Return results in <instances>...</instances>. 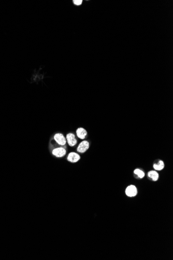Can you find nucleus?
Wrapping results in <instances>:
<instances>
[{
  "label": "nucleus",
  "instance_id": "8",
  "mask_svg": "<svg viewBox=\"0 0 173 260\" xmlns=\"http://www.w3.org/2000/svg\"><path fill=\"white\" fill-rule=\"evenodd\" d=\"M148 177L153 181H157L159 179V174L156 171L151 170L148 173Z\"/></svg>",
  "mask_w": 173,
  "mask_h": 260
},
{
  "label": "nucleus",
  "instance_id": "1",
  "mask_svg": "<svg viewBox=\"0 0 173 260\" xmlns=\"http://www.w3.org/2000/svg\"><path fill=\"white\" fill-rule=\"evenodd\" d=\"M125 193L127 196L130 197L136 196L137 194V189L134 185H130L126 187Z\"/></svg>",
  "mask_w": 173,
  "mask_h": 260
},
{
  "label": "nucleus",
  "instance_id": "3",
  "mask_svg": "<svg viewBox=\"0 0 173 260\" xmlns=\"http://www.w3.org/2000/svg\"><path fill=\"white\" fill-rule=\"evenodd\" d=\"M89 148V143L87 141H83L79 144L77 149L78 152L83 153L87 151Z\"/></svg>",
  "mask_w": 173,
  "mask_h": 260
},
{
  "label": "nucleus",
  "instance_id": "6",
  "mask_svg": "<svg viewBox=\"0 0 173 260\" xmlns=\"http://www.w3.org/2000/svg\"><path fill=\"white\" fill-rule=\"evenodd\" d=\"M80 159V156L79 154H78L75 152H71L69 153L67 156V160L68 161L74 163H76Z\"/></svg>",
  "mask_w": 173,
  "mask_h": 260
},
{
  "label": "nucleus",
  "instance_id": "9",
  "mask_svg": "<svg viewBox=\"0 0 173 260\" xmlns=\"http://www.w3.org/2000/svg\"><path fill=\"white\" fill-rule=\"evenodd\" d=\"M153 167L155 170H157V171H161V170H163L164 168V163L163 160H158V161H157L156 163H155V164H153Z\"/></svg>",
  "mask_w": 173,
  "mask_h": 260
},
{
  "label": "nucleus",
  "instance_id": "5",
  "mask_svg": "<svg viewBox=\"0 0 173 260\" xmlns=\"http://www.w3.org/2000/svg\"><path fill=\"white\" fill-rule=\"evenodd\" d=\"M66 153V149L63 148H58L53 151V154L57 157H62L65 155Z\"/></svg>",
  "mask_w": 173,
  "mask_h": 260
},
{
  "label": "nucleus",
  "instance_id": "11",
  "mask_svg": "<svg viewBox=\"0 0 173 260\" xmlns=\"http://www.w3.org/2000/svg\"><path fill=\"white\" fill-rule=\"evenodd\" d=\"M82 0H75V1H73L74 4L76 5H77V6H79L80 5H81L82 4Z\"/></svg>",
  "mask_w": 173,
  "mask_h": 260
},
{
  "label": "nucleus",
  "instance_id": "7",
  "mask_svg": "<svg viewBox=\"0 0 173 260\" xmlns=\"http://www.w3.org/2000/svg\"><path fill=\"white\" fill-rule=\"evenodd\" d=\"M76 134L80 139H85L87 135V131L83 128H79L76 130Z\"/></svg>",
  "mask_w": 173,
  "mask_h": 260
},
{
  "label": "nucleus",
  "instance_id": "2",
  "mask_svg": "<svg viewBox=\"0 0 173 260\" xmlns=\"http://www.w3.org/2000/svg\"><path fill=\"white\" fill-rule=\"evenodd\" d=\"M54 139L60 146H64L66 144V139L62 133H56L54 136Z\"/></svg>",
  "mask_w": 173,
  "mask_h": 260
},
{
  "label": "nucleus",
  "instance_id": "4",
  "mask_svg": "<svg viewBox=\"0 0 173 260\" xmlns=\"http://www.w3.org/2000/svg\"><path fill=\"white\" fill-rule=\"evenodd\" d=\"M66 139L67 140V143L70 146H74L77 143V141L76 139L75 135H74L73 133H68L66 137Z\"/></svg>",
  "mask_w": 173,
  "mask_h": 260
},
{
  "label": "nucleus",
  "instance_id": "10",
  "mask_svg": "<svg viewBox=\"0 0 173 260\" xmlns=\"http://www.w3.org/2000/svg\"><path fill=\"white\" fill-rule=\"evenodd\" d=\"M134 174L139 179L143 178L145 177L144 172L143 171V170H142L139 168H137L136 169H135L134 171Z\"/></svg>",
  "mask_w": 173,
  "mask_h": 260
}]
</instances>
